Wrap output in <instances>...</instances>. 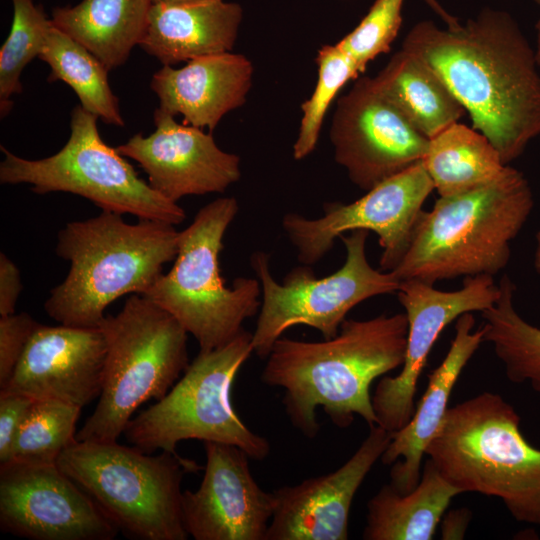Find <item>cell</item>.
I'll list each match as a JSON object with an SVG mask.
<instances>
[{
    "instance_id": "18",
    "label": "cell",
    "mask_w": 540,
    "mask_h": 540,
    "mask_svg": "<svg viewBox=\"0 0 540 540\" xmlns=\"http://www.w3.org/2000/svg\"><path fill=\"white\" fill-rule=\"evenodd\" d=\"M392 433L375 425L338 469L273 492L274 512L266 540H346L349 515L366 476L386 450Z\"/></svg>"
},
{
    "instance_id": "25",
    "label": "cell",
    "mask_w": 540,
    "mask_h": 540,
    "mask_svg": "<svg viewBox=\"0 0 540 540\" xmlns=\"http://www.w3.org/2000/svg\"><path fill=\"white\" fill-rule=\"evenodd\" d=\"M373 78L387 98L428 139L458 122L465 112L439 75L404 49L396 52Z\"/></svg>"
},
{
    "instance_id": "37",
    "label": "cell",
    "mask_w": 540,
    "mask_h": 540,
    "mask_svg": "<svg viewBox=\"0 0 540 540\" xmlns=\"http://www.w3.org/2000/svg\"><path fill=\"white\" fill-rule=\"evenodd\" d=\"M425 3L444 21L446 27L455 28L460 25L459 20L448 13L437 0H424Z\"/></svg>"
},
{
    "instance_id": "14",
    "label": "cell",
    "mask_w": 540,
    "mask_h": 540,
    "mask_svg": "<svg viewBox=\"0 0 540 540\" xmlns=\"http://www.w3.org/2000/svg\"><path fill=\"white\" fill-rule=\"evenodd\" d=\"M329 137L335 161L365 191L422 161L429 143L365 76L338 99Z\"/></svg>"
},
{
    "instance_id": "28",
    "label": "cell",
    "mask_w": 540,
    "mask_h": 540,
    "mask_svg": "<svg viewBox=\"0 0 540 540\" xmlns=\"http://www.w3.org/2000/svg\"><path fill=\"white\" fill-rule=\"evenodd\" d=\"M498 285L500 294L495 304L481 312L484 342L491 344L511 382L528 384L540 395V327L517 312L512 279L505 274Z\"/></svg>"
},
{
    "instance_id": "32",
    "label": "cell",
    "mask_w": 540,
    "mask_h": 540,
    "mask_svg": "<svg viewBox=\"0 0 540 540\" xmlns=\"http://www.w3.org/2000/svg\"><path fill=\"white\" fill-rule=\"evenodd\" d=\"M404 0H375L360 23L337 46L364 73L369 62L390 51L402 24Z\"/></svg>"
},
{
    "instance_id": "27",
    "label": "cell",
    "mask_w": 540,
    "mask_h": 540,
    "mask_svg": "<svg viewBox=\"0 0 540 540\" xmlns=\"http://www.w3.org/2000/svg\"><path fill=\"white\" fill-rule=\"evenodd\" d=\"M38 58L50 67L48 81L70 86L86 111L106 124L125 125L118 98L109 84L108 68L52 22Z\"/></svg>"
},
{
    "instance_id": "24",
    "label": "cell",
    "mask_w": 540,
    "mask_h": 540,
    "mask_svg": "<svg viewBox=\"0 0 540 540\" xmlns=\"http://www.w3.org/2000/svg\"><path fill=\"white\" fill-rule=\"evenodd\" d=\"M151 6V0H82L56 7L51 22L111 70L140 45Z\"/></svg>"
},
{
    "instance_id": "17",
    "label": "cell",
    "mask_w": 540,
    "mask_h": 540,
    "mask_svg": "<svg viewBox=\"0 0 540 540\" xmlns=\"http://www.w3.org/2000/svg\"><path fill=\"white\" fill-rule=\"evenodd\" d=\"M154 123L150 135L137 133L116 149L140 165L162 196L177 203L188 195L223 193L239 181L240 157L219 148L210 132L178 123L158 108Z\"/></svg>"
},
{
    "instance_id": "26",
    "label": "cell",
    "mask_w": 540,
    "mask_h": 540,
    "mask_svg": "<svg viewBox=\"0 0 540 540\" xmlns=\"http://www.w3.org/2000/svg\"><path fill=\"white\" fill-rule=\"evenodd\" d=\"M422 163L439 197L483 187L499 178L507 166L484 134L458 122L429 139Z\"/></svg>"
},
{
    "instance_id": "12",
    "label": "cell",
    "mask_w": 540,
    "mask_h": 540,
    "mask_svg": "<svg viewBox=\"0 0 540 540\" xmlns=\"http://www.w3.org/2000/svg\"><path fill=\"white\" fill-rule=\"evenodd\" d=\"M433 190V182L420 161L352 203H325L319 218L287 213L282 227L297 251L298 261L309 266L322 259L344 233L373 231L382 248L380 268L393 271L409 247L423 204Z\"/></svg>"
},
{
    "instance_id": "30",
    "label": "cell",
    "mask_w": 540,
    "mask_h": 540,
    "mask_svg": "<svg viewBox=\"0 0 540 540\" xmlns=\"http://www.w3.org/2000/svg\"><path fill=\"white\" fill-rule=\"evenodd\" d=\"M13 20L0 49V111L5 117L13 104L10 98L22 92L21 74L43 48L51 26L41 5L33 0H11Z\"/></svg>"
},
{
    "instance_id": "8",
    "label": "cell",
    "mask_w": 540,
    "mask_h": 540,
    "mask_svg": "<svg viewBox=\"0 0 540 540\" xmlns=\"http://www.w3.org/2000/svg\"><path fill=\"white\" fill-rule=\"evenodd\" d=\"M238 210L234 197L203 206L179 232L171 270L143 295L170 313L196 339L200 350L231 341L261 306L258 279L239 277L227 287L220 274L223 238Z\"/></svg>"
},
{
    "instance_id": "9",
    "label": "cell",
    "mask_w": 540,
    "mask_h": 540,
    "mask_svg": "<svg viewBox=\"0 0 540 540\" xmlns=\"http://www.w3.org/2000/svg\"><path fill=\"white\" fill-rule=\"evenodd\" d=\"M252 333L243 329L228 343L200 350L168 393L128 422L127 441L140 451L176 452L184 440L239 447L254 460L267 458V438L247 427L231 401L234 380L251 353Z\"/></svg>"
},
{
    "instance_id": "33",
    "label": "cell",
    "mask_w": 540,
    "mask_h": 540,
    "mask_svg": "<svg viewBox=\"0 0 540 540\" xmlns=\"http://www.w3.org/2000/svg\"><path fill=\"white\" fill-rule=\"evenodd\" d=\"M38 325L27 313L0 316V389L11 379Z\"/></svg>"
},
{
    "instance_id": "3",
    "label": "cell",
    "mask_w": 540,
    "mask_h": 540,
    "mask_svg": "<svg viewBox=\"0 0 540 540\" xmlns=\"http://www.w3.org/2000/svg\"><path fill=\"white\" fill-rule=\"evenodd\" d=\"M178 240L172 224L150 219L130 224L110 211L68 222L58 232L56 253L70 269L51 290L46 313L66 326L99 328L113 301L151 288L163 265L175 259Z\"/></svg>"
},
{
    "instance_id": "4",
    "label": "cell",
    "mask_w": 540,
    "mask_h": 540,
    "mask_svg": "<svg viewBox=\"0 0 540 540\" xmlns=\"http://www.w3.org/2000/svg\"><path fill=\"white\" fill-rule=\"evenodd\" d=\"M533 206L528 180L507 165L493 182L439 197L430 211H423L392 272L400 281L416 279L431 285L461 276H494L508 264L511 242Z\"/></svg>"
},
{
    "instance_id": "31",
    "label": "cell",
    "mask_w": 540,
    "mask_h": 540,
    "mask_svg": "<svg viewBox=\"0 0 540 540\" xmlns=\"http://www.w3.org/2000/svg\"><path fill=\"white\" fill-rule=\"evenodd\" d=\"M318 77L311 96L302 104V117L293 157L302 160L310 155L319 140L323 120L337 93L362 73L357 64L337 44L323 45L317 53Z\"/></svg>"
},
{
    "instance_id": "19",
    "label": "cell",
    "mask_w": 540,
    "mask_h": 540,
    "mask_svg": "<svg viewBox=\"0 0 540 540\" xmlns=\"http://www.w3.org/2000/svg\"><path fill=\"white\" fill-rule=\"evenodd\" d=\"M105 358L106 342L100 328L39 323L0 392L83 408L101 394Z\"/></svg>"
},
{
    "instance_id": "22",
    "label": "cell",
    "mask_w": 540,
    "mask_h": 540,
    "mask_svg": "<svg viewBox=\"0 0 540 540\" xmlns=\"http://www.w3.org/2000/svg\"><path fill=\"white\" fill-rule=\"evenodd\" d=\"M242 18L238 3L223 0L174 6L152 4L139 46L168 66L232 52Z\"/></svg>"
},
{
    "instance_id": "16",
    "label": "cell",
    "mask_w": 540,
    "mask_h": 540,
    "mask_svg": "<svg viewBox=\"0 0 540 540\" xmlns=\"http://www.w3.org/2000/svg\"><path fill=\"white\" fill-rule=\"evenodd\" d=\"M204 475L197 490H185L186 531L195 540H266L274 512L273 492L253 477L245 451L206 441Z\"/></svg>"
},
{
    "instance_id": "34",
    "label": "cell",
    "mask_w": 540,
    "mask_h": 540,
    "mask_svg": "<svg viewBox=\"0 0 540 540\" xmlns=\"http://www.w3.org/2000/svg\"><path fill=\"white\" fill-rule=\"evenodd\" d=\"M33 401L21 394L0 392V463L10 460L16 435Z\"/></svg>"
},
{
    "instance_id": "29",
    "label": "cell",
    "mask_w": 540,
    "mask_h": 540,
    "mask_svg": "<svg viewBox=\"0 0 540 540\" xmlns=\"http://www.w3.org/2000/svg\"><path fill=\"white\" fill-rule=\"evenodd\" d=\"M81 409L58 400H34L16 435L10 459L57 462L76 441Z\"/></svg>"
},
{
    "instance_id": "15",
    "label": "cell",
    "mask_w": 540,
    "mask_h": 540,
    "mask_svg": "<svg viewBox=\"0 0 540 540\" xmlns=\"http://www.w3.org/2000/svg\"><path fill=\"white\" fill-rule=\"evenodd\" d=\"M500 294L493 276H468L456 291H441L426 282L408 279L396 292L408 321L406 356L396 376H383L372 396L377 425L394 433L415 411V394L428 355L443 329L465 313L492 307Z\"/></svg>"
},
{
    "instance_id": "5",
    "label": "cell",
    "mask_w": 540,
    "mask_h": 540,
    "mask_svg": "<svg viewBox=\"0 0 540 540\" xmlns=\"http://www.w3.org/2000/svg\"><path fill=\"white\" fill-rule=\"evenodd\" d=\"M425 455L462 493L497 497L517 521L540 525V449L499 394L482 392L449 407Z\"/></svg>"
},
{
    "instance_id": "40",
    "label": "cell",
    "mask_w": 540,
    "mask_h": 540,
    "mask_svg": "<svg viewBox=\"0 0 540 540\" xmlns=\"http://www.w3.org/2000/svg\"><path fill=\"white\" fill-rule=\"evenodd\" d=\"M536 31H537V41H536L535 51H536L537 61L540 66V18L536 24Z\"/></svg>"
},
{
    "instance_id": "41",
    "label": "cell",
    "mask_w": 540,
    "mask_h": 540,
    "mask_svg": "<svg viewBox=\"0 0 540 540\" xmlns=\"http://www.w3.org/2000/svg\"><path fill=\"white\" fill-rule=\"evenodd\" d=\"M537 4L540 5V0H534Z\"/></svg>"
},
{
    "instance_id": "20",
    "label": "cell",
    "mask_w": 540,
    "mask_h": 540,
    "mask_svg": "<svg viewBox=\"0 0 540 540\" xmlns=\"http://www.w3.org/2000/svg\"><path fill=\"white\" fill-rule=\"evenodd\" d=\"M253 75L246 56L227 52L191 60L180 68L163 65L153 74L150 87L159 99V110L212 131L227 113L245 104Z\"/></svg>"
},
{
    "instance_id": "21",
    "label": "cell",
    "mask_w": 540,
    "mask_h": 540,
    "mask_svg": "<svg viewBox=\"0 0 540 540\" xmlns=\"http://www.w3.org/2000/svg\"><path fill=\"white\" fill-rule=\"evenodd\" d=\"M475 319L465 313L456 319L455 335L441 362L428 375L427 388L406 425L392 433L380 460L392 465L390 484L400 493L416 487L426 448L439 430L448 410L452 390L467 363L484 342V327L474 330Z\"/></svg>"
},
{
    "instance_id": "6",
    "label": "cell",
    "mask_w": 540,
    "mask_h": 540,
    "mask_svg": "<svg viewBox=\"0 0 540 540\" xmlns=\"http://www.w3.org/2000/svg\"><path fill=\"white\" fill-rule=\"evenodd\" d=\"M59 468L98 504L126 537L186 540L181 484L202 467L178 453L153 456L114 442L78 441L57 459Z\"/></svg>"
},
{
    "instance_id": "1",
    "label": "cell",
    "mask_w": 540,
    "mask_h": 540,
    "mask_svg": "<svg viewBox=\"0 0 540 540\" xmlns=\"http://www.w3.org/2000/svg\"><path fill=\"white\" fill-rule=\"evenodd\" d=\"M402 49L439 75L505 165L540 136L536 51L508 12L484 8L455 28L420 21Z\"/></svg>"
},
{
    "instance_id": "10",
    "label": "cell",
    "mask_w": 540,
    "mask_h": 540,
    "mask_svg": "<svg viewBox=\"0 0 540 540\" xmlns=\"http://www.w3.org/2000/svg\"><path fill=\"white\" fill-rule=\"evenodd\" d=\"M98 117L77 105L71 113L70 136L54 155L30 160L1 146L2 184H30L37 194L72 193L102 211L131 214L172 225L182 223L185 211L139 177L116 148L107 145L97 128Z\"/></svg>"
},
{
    "instance_id": "35",
    "label": "cell",
    "mask_w": 540,
    "mask_h": 540,
    "mask_svg": "<svg viewBox=\"0 0 540 540\" xmlns=\"http://www.w3.org/2000/svg\"><path fill=\"white\" fill-rule=\"evenodd\" d=\"M22 291L20 271L6 254L0 253V316L14 314Z\"/></svg>"
},
{
    "instance_id": "13",
    "label": "cell",
    "mask_w": 540,
    "mask_h": 540,
    "mask_svg": "<svg viewBox=\"0 0 540 540\" xmlns=\"http://www.w3.org/2000/svg\"><path fill=\"white\" fill-rule=\"evenodd\" d=\"M0 528L33 540H112L119 530L57 462L0 463Z\"/></svg>"
},
{
    "instance_id": "36",
    "label": "cell",
    "mask_w": 540,
    "mask_h": 540,
    "mask_svg": "<svg viewBox=\"0 0 540 540\" xmlns=\"http://www.w3.org/2000/svg\"><path fill=\"white\" fill-rule=\"evenodd\" d=\"M471 513L467 509L450 511L442 526L443 539H461L464 537Z\"/></svg>"
},
{
    "instance_id": "39",
    "label": "cell",
    "mask_w": 540,
    "mask_h": 540,
    "mask_svg": "<svg viewBox=\"0 0 540 540\" xmlns=\"http://www.w3.org/2000/svg\"><path fill=\"white\" fill-rule=\"evenodd\" d=\"M534 267L536 272L540 275V230L536 234V245L534 251Z\"/></svg>"
},
{
    "instance_id": "11",
    "label": "cell",
    "mask_w": 540,
    "mask_h": 540,
    "mask_svg": "<svg viewBox=\"0 0 540 540\" xmlns=\"http://www.w3.org/2000/svg\"><path fill=\"white\" fill-rule=\"evenodd\" d=\"M367 230L341 235L346 249L342 267L316 278L309 265L289 271L282 283L270 271L269 254L258 251L250 264L261 285L262 302L252 333L253 352L266 359L275 341L296 325L312 327L324 339L335 337L348 312L366 299L398 291L401 281L392 271L373 268L366 255Z\"/></svg>"
},
{
    "instance_id": "38",
    "label": "cell",
    "mask_w": 540,
    "mask_h": 540,
    "mask_svg": "<svg viewBox=\"0 0 540 540\" xmlns=\"http://www.w3.org/2000/svg\"><path fill=\"white\" fill-rule=\"evenodd\" d=\"M210 0H151L152 4H160V5H188V4H195V3H201L206 2Z\"/></svg>"
},
{
    "instance_id": "2",
    "label": "cell",
    "mask_w": 540,
    "mask_h": 540,
    "mask_svg": "<svg viewBox=\"0 0 540 540\" xmlns=\"http://www.w3.org/2000/svg\"><path fill=\"white\" fill-rule=\"evenodd\" d=\"M405 313L345 319L338 334L319 342L277 339L266 357L261 380L284 390L282 403L292 426L314 439L321 408L339 428L355 416L377 425L370 387L375 379L401 367L407 349Z\"/></svg>"
},
{
    "instance_id": "7",
    "label": "cell",
    "mask_w": 540,
    "mask_h": 540,
    "mask_svg": "<svg viewBox=\"0 0 540 540\" xmlns=\"http://www.w3.org/2000/svg\"><path fill=\"white\" fill-rule=\"evenodd\" d=\"M106 342L102 391L78 441L114 442L138 407L160 400L189 365L187 331L166 310L132 294L99 325Z\"/></svg>"
},
{
    "instance_id": "23",
    "label": "cell",
    "mask_w": 540,
    "mask_h": 540,
    "mask_svg": "<svg viewBox=\"0 0 540 540\" xmlns=\"http://www.w3.org/2000/svg\"><path fill=\"white\" fill-rule=\"evenodd\" d=\"M462 492L427 459L418 484L400 493L382 486L367 503L365 540H431L452 499Z\"/></svg>"
}]
</instances>
